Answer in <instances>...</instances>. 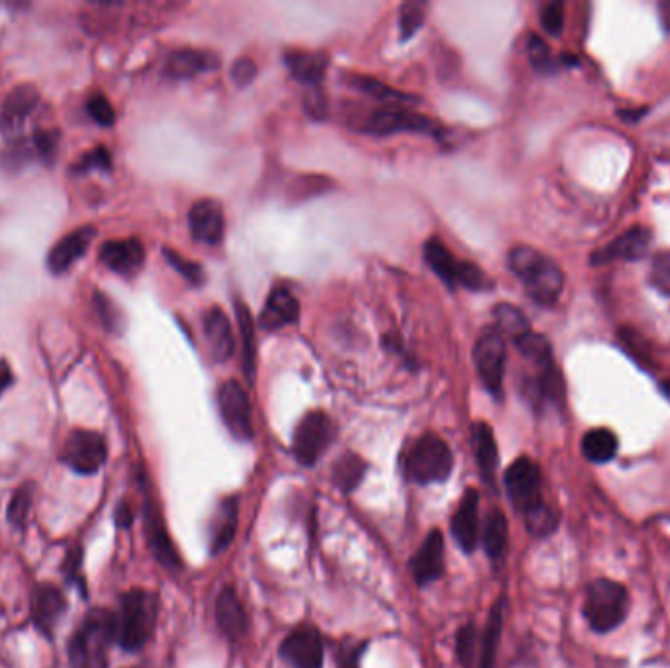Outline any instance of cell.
Masks as SVG:
<instances>
[{"mask_svg": "<svg viewBox=\"0 0 670 668\" xmlns=\"http://www.w3.org/2000/svg\"><path fill=\"white\" fill-rule=\"evenodd\" d=\"M359 652H361V649H349V652H346V657L341 659V668H357Z\"/></svg>", "mask_w": 670, "mask_h": 668, "instance_id": "db71d44e", "label": "cell"}, {"mask_svg": "<svg viewBox=\"0 0 670 668\" xmlns=\"http://www.w3.org/2000/svg\"><path fill=\"white\" fill-rule=\"evenodd\" d=\"M649 246H651V231L643 226H636L592 256V263L602 265L616 259L636 261L639 257L646 256Z\"/></svg>", "mask_w": 670, "mask_h": 668, "instance_id": "d6986e66", "label": "cell"}, {"mask_svg": "<svg viewBox=\"0 0 670 668\" xmlns=\"http://www.w3.org/2000/svg\"><path fill=\"white\" fill-rule=\"evenodd\" d=\"M107 457V441L100 433L91 431V429H73L59 455L63 465L83 477L97 475L104 467Z\"/></svg>", "mask_w": 670, "mask_h": 668, "instance_id": "52a82bcc", "label": "cell"}, {"mask_svg": "<svg viewBox=\"0 0 670 668\" xmlns=\"http://www.w3.org/2000/svg\"><path fill=\"white\" fill-rule=\"evenodd\" d=\"M651 282H653L654 289L659 290L664 297H670V253L669 251H662L659 256L654 257L653 265H651Z\"/></svg>", "mask_w": 670, "mask_h": 668, "instance_id": "ee69618b", "label": "cell"}, {"mask_svg": "<svg viewBox=\"0 0 670 668\" xmlns=\"http://www.w3.org/2000/svg\"><path fill=\"white\" fill-rule=\"evenodd\" d=\"M541 26L547 33L551 36H559L563 32L564 26V7L561 2H551L547 4L543 12H541Z\"/></svg>", "mask_w": 670, "mask_h": 668, "instance_id": "7dc6e473", "label": "cell"}, {"mask_svg": "<svg viewBox=\"0 0 670 668\" xmlns=\"http://www.w3.org/2000/svg\"><path fill=\"white\" fill-rule=\"evenodd\" d=\"M92 240H94V228H89V226L71 231L63 240H59L51 248L50 257H48V265H50L51 271H69L71 265L74 261H79L87 253V249L91 246Z\"/></svg>", "mask_w": 670, "mask_h": 668, "instance_id": "cb8c5ba5", "label": "cell"}, {"mask_svg": "<svg viewBox=\"0 0 670 668\" xmlns=\"http://www.w3.org/2000/svg\"><path fill=\"white\" fill-rule=\"evenodd\" d=\"M156 624H158L156 596L141 588H133L122 596L120 614H118V644L124 651L136 652L143 649V645L153 636Z\"/></svg>", "mask_w": 670, "mask_h": 668, "instance_id": "3957f363", "label": "cell"}, {"mask_svg": "<svg viewBox=\"0 0 670 668\" xmlns=\"http://www.w3.org/2000/svg\"><path fill=\"white\" fill-rule=\"evenodd\" d=\"M336 438V426L330 416L323 412H310L300 420L292 438V453L304 467H312L322 457Z\"/></svg>", "mask_w": 670, "mask_h": 668, "instance_id": "ba28073f", "label": "cell"}, {"mask_svg": "<svg viewBox=\"0 0 670 668\" xmlns=\"http://www.w3.org/2000/svg\"><path fill=\"white\" fill-rule=\"evenodd\" d=\"M118 641V616L94 608L84 616L69 641L71 668H107L110 645Z\"/></svg>", "mask_w": 670, "mask_h": 668, "instance_id": "6da1fadb", "label": "cell"}, {"mask_svg": "<svg viewBox=\"0 0 670 668\" xmlns=\"http://www.w3.org/2000/svg\"><path fill=\"white\" fill-rule=\"evenodd\" d=\"M629 611L628 588L612 578H596L587 588L582 614L596 634H610L626 621Z\"/></svg>", "mask_w": 670, "mask_h": 668, "instance_id": "277c9868", "label": "cell"}, {"mask_svg": "<svg viewBox=\"0 0 670 668\" xmlns=\"http://www.w3.org/2000/svg\"><path fill=\"white\" fill-rule=\"evenodd\" d=\"M148 477L141 475V490H143V520H146V534H148L149 547L167 570L177 572L181 569V559L177 555L171 536L166 528V520L159 512V506L156 500L149 495Z\"/></svg>", "mask_w": 670, "mask_h": 668, "instance_id": "30bf717a", "label": "cell"}, {"mask_svg": "<svg viewBox=\"0 0 670 668\" xmlns=\"http://www.w3.org/2000/svg\"><path fill=\"white\" fill-rule=\"evenodd\" d=\"M659 12H661V22L664 26V30L670 32V0H664L659 4Z\"/></svg>", "mask_w": 670, "mask_h": 668, "instance_id": "11a10c76", "label": "cell"}, {"mask_svg": "<svg viewBox=\"0 0 670 668\" xmlns=\"http://www.w3.org/2000/svg\"><path fill=\"white\" fill-rule=\"evenodd\" d=\"M453 470V453L436 433H423L404 457L406 479L416 485H433L449 479Z\"/></svg>", "mask_w": 670, "mask_h": 668, "instance_id": "5b68a950", "label": "cell"}, {"mask_svg": "<svg viewBox=\"0 0 670 668\" xmlns=\"http://www.w3.org/2000/svg\"><path fill=\"white\" fill-rule=\"evenodd\" d=\"M204 338H207L208 351L216 363L228 361L233 353V333L230 320L226 318L223 310L218 306L210 308L204 313Z\"/></svg>", "mask_w": 670, "mask_h": 668, "instance_id": "603a6c76", "label": "cell"}, {"mask_svg": "<svg viewBox=\"0 0 670 668\" xmlns=\"http://www.w3.org/2000/svg\"><path fill=\"white\" fill-rule=\"evenodd\" d=\"M238 516H240V504L236 496L226 498L218 506V512L212 520V537H210V551L214 557L222 555L232 545L238 528Z\"/></svg>", "mask_w": 670, "mask_h": 668, "instance_id": "4316f807", "label": "cell"}, {"mask_svg": "<svg viewBox=\"0 0 670 668\" xmlns=\"http://www.w3.org/2000/svg\"><path fill=\"white\" fill-rule=\"evenodd\" d=\"M482 545H484V551L492 561L502 559L506 545H508V521H506V516L500 510H492L487 516L484 529H482Z\"/></svg>", "mask_w": 670, "mask_h": 668, "instance_id": "d6a6232c", "label": "cell"}, {"mask_svg": "<svg viewBox=\"0 0 670 668\" xmlns=\"http://www.w3.org/2000/svg\"><path fill=\"white\" fill-rule=\"evenodd\" d=\"M494 322H497V330L500 333H506V336H510L513 341H518V339L523 338L526 333H530V322H528V318L523 316L520 308H516L512 305H498L494 310Z\"/></svg>", "mask_w": 670, "mask_h": 668, "instance_id": "e575fe53", "label": "cell"}, {"mask_svg": "<svg viewBox=\"0 0 670 668\" xmlns=\"http://www.w3.org/2000/svg\"><path fill=\"white\" fill-rule=\"evenodd\" d=\"M513 343L520 349L521 356L533 361V363L538 365L539 369L553 363V351H551V346H549V341L543 336L530 331V333H526L523 338L513 341Z\"/></svg>", "mask_w": 670, "mask_h": 668, "instance_id": "d590c367", "label": "cell"}, {"mask_svg": "<svg viewBox=\"0 0 670 668\" xmlns=\"http://www.w3.org/2000/svg\"><path fill=\"white\" fill-rule=\"evenodd\" d=\"M208 53L194 50H177L169 56L166 63V74L169 79H191L194 74L214 67Z\"/></svg>", "mask_w": 670, "mask_h": 668, "instance_id": "4dcf8cb0", "label": "cell"}, {"mask_svg": "<svg viewBox=\"0 0 670 668\" xmlns=\"http://www.w3.org/2000/svg\"><path fill=\"white\" fill-rule=\"evenodd\" d=\"M504 598H500L490 610L484 634L480 637V651L479 657H477L479 667L477 668H494L498 645H500V637H502V626H504Z\"/></svg>", "mask_w": 670, "mask_h": 668, "instance_id": "83f0119b", "label": "cell"}, {"mask_svg": "<svg viewBox=\"0 0 670 668\" xmlns=\"http://www.w3.org/2000/svg\"><path fill=\"white\" fill-rule=\"evenodd\" d=\"M63 572H66L67 580L71 585L77 586L81 590V595L87 598V582L83 578V547L77 544L69 549L66 554V561H63Z\"/></svg>", "mask_w": 670, "mask_h": 668, "instance_id": "60d3db41", "label": "cell"}, {"mask_svg": "<svg viewBox=\"0 0 670 668\" xmlns=\"http://www.w3.org/2000/svg\"><path fill=\"white\" fill-rule=\"evenodd\" d=\"M33 504V487L30 482H26L22 487H18L12 492L10 498L9 510H7V518H9L10 526L17 529H24L30 518V510H32Z\"/></svg>", "mask_w": 670, "mask_h": 668, "instance_id": "8d00e7d4", "label": "cell"}, {"mask_svg": "<svg viewBox=\"0 0 670 668\" xmlns=\"http://www.w3.org/2000/svg\"><path fill=\"white\" fill-rule=\"evenodd\" d=\"M508 265L538 305L551 306L559 300L564 287V275L553 259L530 246H518L510 251Z\"/></svg>", "mask_w": 670, "mask_h": 668, "instance_id": "7a4b0ae2", "label": "cell"}, {"mask_svg": "<svg viewBox=\"0 0 670 668\" xmlns=\"http://www.w3.org/2000/svg\"><path fill=\"white\" fill-rule=\"evenodd\" d=\"M66 611L67 598L59 586L43 582L33 588L30 614H32L33 626L43 637L48 639L53 637L59 619L66 616Z\"/></svg>", "mask_w": 670, "mask_h": 668, "instance_id": "4fadbf2b", "label": "cell"}, {"mask_svg": "<svg viewBox=\"0 0 670 668\" xmlns=\"http://www.w3.org/2000/svg\"><path fill=\"white\" fill-rule=\"evenodd\" d=\"M163 256H166L167 261L173 267L174 271L181 272L182 277L191 282V285H194V287H200V285H204V281H207V272H204V269L199 263L184 259V257L179 256L177 251L169 248L163 249Z\"/></svg>", "mask_w": 670, "mask_h": 668, "instance_id": "ab89813d", "label": "cell"}, {"mask_svg": "<svg viewBox=\"0 0 670 668\" xmlns=\"http://www.w3.org/2000/svg\"><path fill=\"white\" fill-rule=\"evenodd\" d=\"M284 61H287L290 74L304 84L322 83L323 74L328 69L326 56L310 53V51H289Z\"/></svg>", "mask_w": 670, "mask_h": 668, "instance_id": "f1b7e54d", "label": "cell"}, {"mask_svg": "<svg viewBox=\"0 0 670 668\" xmlns=\"http://www.w3.org/2000/svg\"><path fill=\"white\" fill-rule=\"evenodd\" d=\"M618 447H620L618 436L608 428L590 429L580 441L582 455L594 465L612 461L613 457L618 455Z\"/></svg>", "mask_w": 670, "mask_h": 668, "instance_id": "f546056e", "label": "cell"}, {"mask_svg": "<svg viewBox=\"0 0 670 668\" xmlns=\"http://www.w3.org/2000/svg\"><path fill=\"white\" fill-rule=\"evenodd\" d=\"M112 167V159H110V151L104 148H97L89 151L87 156L81 159V163L77 166L79 173H89L92 169H100V171H110Z\"/></svg>", "mask_w": 670, "mask_h": 668, "instance_id": "c3c4849f", "label": "cell"}, {"mask_svg": "<svg viewBox=\"0 0 670 668\" xmlns=\"http://www.w3.org/2000/svg\"><path fill=\"white\" fill-rule=\"evenodd\" d=\"M189 226L194 240L208 246L220 243L226 228L222 207L216 200H200L189 212Z\"/></svg>", "mask_w": 670, "mask_h": 668, "instance_id": "ffe728a7", "label": "cell"}, {"mask_svg": "<svg viewBox=\"0 0 670 668\" xmlns=\"http://www.w3.org/2000/svg\"><path fill=\"white\" fill-rule=\"evenodd\" d=\"M364 132L389 136L397 132L438 133V128L428 116L418 114L404 108L377 110L364 124Z\"/></svg>", "mask_w": 670, "mask_h": 668, "instance_id": "9a60e30c", "label": "cell"}, {"mask_svg": "<svg viewBox=\"0 0 670 668\" xmlns=\"http://www.w3.org/2000/svg\"><path fill=\"white\" fill-rule=\"evenodd\" d=\"M528 51H530V59L533 67L541 71V73H549L553 71L554 61L551 51L547 48V43L539 38V36H530L528 40Z\"/></svg>", "mask_w": 670, "mask_h": 668, "instance_id": "bcb514c9", "label": "cell"}, {"mask_svg": "<svg viewBox=\"0 0 670 668\" xmlns=\"http://www.w3.org/2000/svg\"><path fill=\"white\" fill-rule=\"evenodd\" d=\"M281 655L292 668H323L322 636L312 626L297 627L282 641Z\"/></svg>", "mask_w": 670, "mask_h": 668, "instance_id": "5bb4252c", "label": "cell"}, {"mask_svg": "<svg viewBox=\"0 0 670 668\" xmlns=\"http://www.w3.org/2000/svg\"><path fill=\"white\" fill-rule=\"evenodd\" d=\"M423 20H426V7L423 4H418V2L404 4L400 9V36H402V40L412 38L422 28Z\"/></svg>", "mask_w": 670, "mask_h": 668, "instance_id": "7bdbcfd3", "label": "cell"}, {"mask_svg": "<svg viewBox=\"0 0 670 668\" xmlns=\"http://www.w3.org/2000/svg\"><path fill=\"white\" fill-rule=\"evenodd\" d=\"M477 629L472 624L464 626L463 629H459L457 634V659L461 662L463 668L474 667L477 662Z\"/></svg>", "mask_w": 670, "mask_h": 668, "instance_id": "b9f144b4", "label": "cell"}, {"mask_svg": "<svg viewBox=\"0 0 670 668\" xmlns=\"http://www.w3.org/2000/svg\"><path fill=\"white\" fill-rule=\"evenodd\" d=\"M87 112L100 126H112L117 120L114 108L110 104V100L102 94H92L91 99L87 100Z\"/></svg>", "mask_w": 670, "mask_h": 668, "instance_id": "f6af8a7d", "label": "cell"}, {"mask_svg": "<svg viewBox=\"0 0 670 668\" xmlns=\"http://www.w3.org/2000/svg\"><path fill=\"white\" fill-rule=\"evenodd\" d=\"M662 390L670 397V380H664V382H662Z\"/></svg>", "mask_w": 670, "mask_h": 668, "instance_id": "6f0895ef", "label": "cell"}, {"mask_svg": "<svg viewBox=\"0 0 670 668\" xmlns=\"http://www.w3.org/2000/svg\"><path fill=\"white\" fill-rule=\"evenodd\" d=\"M257 77V66L253 59L241 58L233 63L232 79L238 87H248Z\"/></svg>", "mask_w": 670, "mask_h": 668, "instance_id": "681fc988", "label": "cell"}, {"mask_svg": "<svg viewBox=\"0 0 670 668\" xmlns=\"http://www.w3.org/2000/svg\"><path fill=\"white\" fill-rule=\"evenodd\" d=\"M216 621H218V627H220L223 637H228L230 641H240L241 637L246 636V631H248V614L243 610V604L240 602V598L230 586H226L218 596Z\"/></svg>", "mask_w": 670, "mask_h": 668, "instance_id": "7402d4cb", "label": "cell"}, {"mask_svg": "<svg viewBox=\"0 0 670 668\" xmlns=\"http://www.w3.org/2000/svg\"><path fill=\"white\" fill-rule=\"evenodd\" d=\"M133 510L132 506L128 502H120L117 506V512H114V521H117L118 528L128 529L133 524Z\"/></svg>", "mask_w": 670, "mask_h": 668, "instance_id": "816d5d0a", "label": "cell"}, {"mask_svg": "<svg viewBox=\"0 0 670 668\" xmlns=\"http://www.w3.org/2000/svg\"><path fill=\"white\" fill-rule=\"evenodd\" d=\"M100 261L108 267L110 271L130 277L133 272L140 271L146 261V251L138 240H114L107 241L100 248Z\"/></svg>", "mask_w": 670, "mask_h": 668, "instance_id": "44dd1931", "label": "cell"}, {"mask_svg": "<svg viewBox=\"0 0 670 668\" xmlns=\"http://www.w3.org/2000/svg\"><path fill=\"white\" fill-rule=\"evenodd\" d=\"M426 261L431 267V271L438 275L447 287H464L469 290H490L494 287V281L490 279L487 272L472 263H464L453 257V253L439 240H430L423 248Z\"/></svg>", "mask_w": 670, "mask_h": 668, "instance_id": "8992f818", "label": "cell"}, {"mask_svg": "<svg viewBox=\"0 0 670 668\" xmlns=\"http://www.w3.org/2000/svg\"><path fill=\"white\" fill-rule=\"evenodd\" d=\"M643 114H646V108H641V110L636 108V110H626V112H620L621 118H623V120H629V122H636V120H639V118H641Z\"/></svg>", "mask_w": 670, "mask_h": 668, "instance_id": "9f6ffc18", "label": "cell"}, {"mask_svg": "<svg viewBox=\"0 0 670 668\" xmlns=\"http://www.w3.org/2000/svg\"><path fill=\"white\" fill-rule=\"evenodd\" d=\"M97 308H99L100 318H102V322H104L108 330L114 331L120 328V313L107 297L97 295Z\"/></svg>", "mask_w": 670, "mask_h": 668, "instance_id": "f907efd6", "label": "cell"}, {"mask_svg": "<svg viewBox=\"0 0 670 668\" xmlns=\"http://www.w3.org/2000/svg\"><path fill=\"white\" fill-rule=\"evenodd\" d=\"M506 490L512 500L516 510L521 514L528 512L533 506L543 502L541 500V469L530 457H520L506 470Z\"/></svg>", "mask_w": 670, "mask_h": 668, "instance_id": "8fae6325", "label": "cell"}, {"mask_svg": "<svg viewBox=\"0 0 670 668\" xmlns=\"http://www.w3.org/2000/svg\"><path fill=\"white\" fill-rule=\"evenodd\" d=\"M472 357L482 385L489 388V392L494 397H500L506 369V343L502 333L498 330L482 331L474 343Z\"/></svg>", "mask_w": 670, "mask_h": 668, "instance_id": "9c48e42d", "label": "cell"}, {"mask_svg": "<svg viewBox=\"0 0 670 668\" xmlns=\"http://www.w3.org/2000/svg\"><path fill=\"white\" fill-rule=\"evenodd\" d=\"M351 83L359 91L367 92V94H371L374 99L384 100V102H414V100H418L412 94H408V92L390 89V87L381 83V81H377V79H372V77H356Z\"/></svg>", "mask_w": 670, "mask_h": 668, "instance_id": "f35d334b", "label": "cell"}, {"mask_svg": "<svg viewBox=\"0 0 670 668\" xmlns=\"http://www.w3.org/2000/svg\"><path fill=\"white\" fill-rule=\"evenodd\" d=\"M451 534L464 554H472L479 544V495L469 488L451 520Z\"/></svg>", "mask_w": 670, "mask_h": 668, "instance_id": "ac0fdd59", "label": "cell"}, {"mask_svg": "<svg viewBox=\"0 0 670 668\" xmlns=\"http://www.w3.org/2000/svg\"><path fill=\"white\" fill-rule=\"evenodd\" d=\"M472 447H474V457L479 465L480 477L482 480L494 487V477L498 469V446L494 439V431L490 429L489 423L477 421L472 426Z\"/></svg>", "mask_w": 670, "mask_h": 668, "instance_id": "484cf974", "label": "cell"}, {"mask_svg": "<svg viewBox=\"0 0 670 668\" xmlns=\"http://www.w3.org/2000/svg\"><path fill=\"white\" fill-rule=\"evenodd\" d=\"M40 102V94L32 84H20L10 92L9 99L2 104L0 112V132L4 138H18L24 130L26 122L30 120L33 110Z\"/></svg>", "mask_w": 670, "mask_h": 668, "instance_id": "2e32d148", "label": "cell"}, {"mask_svg": "<svg viewBox=\"0 0 670 668\" xmlns=\"http://www.w3.org/2000/svg\"><path fill=\"white\" fill-rule=\"evenodd\" d=\"M526 516V526L533 537H547L553 534L559 526V516L551 510L546 502L533 506L531 510L523 514Z\"/></svg>", "mask_w": 670, "mask_h": 668, "instance_id": "74e56055", "label": "cell"}, {"mask_svg": "<svg viewBox=\"0 0 670 668\" xmlns=\"http://www.w3.org/2000/svg\"><path fill=\"white\" fill-rule=\"evenodd\" d=\"M218 408L226 428L230 429L233 438L248 441L253 438V423H251V405L248 395L238 380L223 382L218 390Z\"/></svg>", "mask_w": 670, "mask_h": 668, "instance_id": "7c38bea8", "label": "cell"}, {"mask_svg": "<svg viewBox=\"0 0 670 668\" xmlns=\"http://www.w3.org/2000/svg\"><path fill=\"white\" fill-rule=\"evenodd\" d=\"M298 316H300V305L297 297L289 289L279 287L267 298L259 323L263 330L277 331L281 330L282 326L297 322Z\"/></svg>", "mask_w": 670, "mask_h": 668, "instance_id": "d4e9b609", "label": "cell"}, {"mask_svg": "<svg viewBox=\"0 0 670 668\" xmlns=\"http://www.w3.org/2000/svg\"><path fill=\"white\" fill-rule=\"evenodd\" d=\"M410 570L416 585L426 586L436 582L438 578L443 577L446 572V544L443 536L438 529H433L430 536L426 537L422 547L410 561Z\"/></svg>", "mask_w": 670, "mask_h": 668, "instance_id": "e0dca14e", "label": "cell"}, {"mask_svg": "<svg viewBox=\"0 0 670 668\" xmlns=\"http://www.w3.org/2000/svg\"><path fill=\"white\" fill-rule=\"evenodd\" d=\"M364 472H367V462L359 455L346 453L338 459L333 467V482L341 492L351 495L361 485Z\"/></svg>", "mask_w": 670, "mask_h": 668, "instance_id": "836d02e7", "label": "cell"}, {"mask_svg": "<svg viewBox=\"0 0 670 668\" xmlns=\"http://www.w3.org/2000/svg\"><path fill=\"white\" fill-rule=\"evenodd\" d=\"M236 312H238L241 346H243V371H246L249 382H253L257 369L256 322H253V316L249 312L248 306L236 302Z\"/></svg>", "mask_w": 670, "mask_h": 668, "instance_id": "1f68e13d", "label": "cell"}, {"mask_svg": "<svg viewBox=\"0 0 670 668\" xmlns=\"http://www.w3.org/2000/svg\"><path fill=\"white\" fill-rule=\"evenodd\" d=\"M12 380H14V377H12L9 365L4 363V361H0V397H2V392L12 385Z\"/></svg>", "mask_w": 670, "mask_h": 668, "instance_id": "f5cc1de1", "label": "cell"}]
</instances>
